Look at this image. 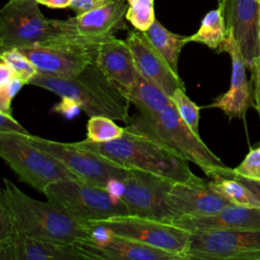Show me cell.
<instances>
[{
  "label": "cell",
  "mask_w": 260,
  "mask_h": 260,
  "mask_svg": "<svg viewBox=\"0 0 260 260\" xmlns=\"http://www.w3.org/2000/svg\"><path fill=\"white\" fill-rule=\"evenodd\" d=\"M28 84L54 92L89 117L105 116L125 123L130 118V102L107 79L94 59L76 75L55 77L36 74Z\"/></svg>",
  "instance_id": "cell-1"
},
{
  "label": "cell",
  "mask_w": 260,
  "mask_h": 260,
  "mask_svg": "<svg viewBox=\"0 0 260 260\" xmlns=\"http://www.w3.org/2000/svg\"><path fill=\"white\" fill-rule=\"evenodd\" d=\"M173 103V102H172ZM126 128L157 142L187 161L197 165L208 178L229 177L232 169L216 156L181 119L174 104L154 116L136 114Z\"/></svg>",
  "instance_id": "cell-2"
},
{
  "label": "cell",
  "mask_w": 260,
  "mask_h": 260,
  "mask_svg": "<svg viewBox=\"0 0 260 260\" xmlns=\"http://www.w3.org/2000/svg\"><path fill=\"white\" fill-rule=\"evenodd\" d=\"M3 184L14 231L67 245L92 234L93 228L76 220L53 202L29 197L8 179H3Z\"/></svg>",
  "instance_id": "cell-3"
},
{
  "label": "cell",
  "mask_w": 260,
  "mask_h": 260,
  "mask_svg": "<svg viewBox=\"0 0 260 260\" xmlns=\"http://www.w3.org/2000/svg\"><path fill=\"white\" fill-rule=\"evenodd\" d=\"M124 128L123 136L111 141L84 139L73 143L123 168L152 173L175 182L187 181L196 176L184 158L150 138Z\"/></svg>",
  "instance_id": "cell-4"
},
{
  "label": "cell",
  "mask_w": 260,
  "mask_h": 260,
  "mask_svg": "<svg viewBox=\"0 0 260 260\" xmlns=\"http://www.w3.org/2000/svg\"><path fill=\"white\" fill-rule=\"evenodd\" d=\"M76 38L81 37L65 20L46 18L36 0H9L0 10V55L13 49Z\"/></svg>",
  "instance_id": "cell-5"
},
{
  "label": "cell",
  "mask_w": 260,
  "mask_h": 260,
  "mask_svg": "<svg viewBox=\"0 0 260 260\" xmlns=\"http://www.w3.org/2000/svg\"><path fill=\"white\" fill-rule=\"evenodd\" d=\"M44 194L49 201L87 225L130 214L120 197L111 189L77 178L52 182L45 188Z\"/></svg>",
  "instance_id": "cell-6"
},
{
  "label": "cell",
  "mask_w": 260,
  "mask_h": 260,
  "mask_svg": "<svg viewBox=\"0 0 260 260\" xmlns=\"http://www.w3.org/2000/svg\"><path fill=\"white\" fill-rule=\"evenodd\" d=\"M0 157L21 182L42 193L52 182L76 178L58 159L32 144L25 134L0 130Z\"/></svg>",
  "instance_id": "cell-7"
},
{
  "label": "cell",
  "mask_w": 260,
  "mask_h": 260,
  "mask_svg": "<svg viewBox=\"0 0 260 260\" xmlns=\"http://www.w3.org/2000/svg\"><path fill=\"white\" fill-rule=\"evenodd\" d=\"M27 139L37 147L47 151L58 159L77 179L111 189L118 186L128 175L129 169L81 148L72 143L58 142L40 136L27 135Z\"/></svg>",
  "instance_id": "cell-8"
},
{
  "label": "cell",
  "mask_w": 260,
  "mask_h": 260,
  "mask_svg": "<svg viewBox=\"0 0 260 260\" xmlns=\"http://www.w3.org/2000/svg\"><path fill=\"white\" fill-rule=\"evenodd\" d=\"M174 182L152 173L129 169L126 178L118 185L117 195L130 215L171 223L175 214L168 204V193Z\"/></svg>",
  "instance_id": "cell-9"
},
{
  "label": "cell",
  "mask_w": 260,
  "mask_h": 260,
  "mask_svg": "<svg viewBox=\"0 0 260 260\" xmlns=\"http://www.w3.org/2000/svg\"><path fill=\"white\" fill-rule=\"evenodd\" d=\"M102 39L76 38L18 50L30 60L38 74L70 77L93 61L96 46Z\"/></svg>",
  "instance_id": "cell-10"
},
{
  "label": "cell",
  "mask_w": 260,
  "mask_h": 260,
  "mask_svg": "<svg viewBox=\"0 0 260 260\" xmlns=\"http://www.w3.org/2000/svg\"><path fill=\"white\" fill-rule=\"evenodd\" d=\"M187 260H260V230L190 234Z\"/></svg>",
  "instance_id": "cell-11"
},
{
  "label": "cell",
  "mask_w": 260,
  "mask_h": 260,
  "mask_svg": "<svg viewBox=\"0 0 260 260\" xmlns=\"http://www.w3.org/2000/svg\"><path fill=\"white\" fill-rule=\"evenodd\" d=\"M89 226H100L119 236L184 256L190 238L189 232L172 223L130 214L96 221Z\"/></svg>",
  "instance_id": "cell-12"
},
{
  "label": "cell",
  "mask_w": 260,
  "mask_h": 260,
  "mask_svg": "<svg viewBox=\"0 0 260 260\" xmlns=\"http://www.w3.org/2000/svg\"><path fill=\"white\" fill-rule=\"evenodd\" d=\"M74 246L83 260H186L180 253L155 248L100 226H93L92 234Z\"/></svg>",
  "instance_id": "cell-13"
},
{
  "label": "cell",
  "mask_w": 260,
  "mask_h": 260,
  "mask_svg": "<svg viewBox=\"0 0 260 260\" xmlns=\"http://www.w3.org/2000/svg\"><path fill=\"white\" fill-rule=\"evenodd\" d=\"M216 50L218 53L226 52L231 56V86L228 91L216 98L209 107L221 110L230 118H243L248 109L255 106L253 103L254 86L252 80H247V65L230 28L226 27L225 38Z\"/></svg>",
  "instance_id": "cell-14"
},
{
  "label": "cell",
  "mask_w": 260,
  "mask_h": 260,
  "mask_svg": "<svg viewBox=\"0 0 260 260\" xmlns=\"http://www.w3.org/2000/svg\"><path fill=\"white\" fill-rule=\"evenodd\" d=\"M225 25L240 48L247 68L260 57V0H223Z\"/></svg>",
  "instance_id": "cell-15"
},
{
  "label": "cell",
  "mask_w": 260,
  "mask_h": 260,
  "mask_svg": "<svg viewBox=\"0 0 260 260\" xmlns=\"http://www.w3.org/2000/svg\"><path fill=\"white\" fill-rule=\"evenodd\" d=\"M168 204L176 218L180 215L212 214L232 203L213 190L208 181L195 176L173 183L168 193Z\"/></svg>",
  "instance_id": "cell-16"
},
{
  "label": "cell",
  "mask_w": 260,
  "mask_h": 260,
  "mask_svg": "<svg viewBox=\"0 0 260 260\" xmlns=\"http://www.w3.org/2000/svg\"><path fill=\"white\" fill-rule=\"evenodd\" d=\"M125 41L130 48L137 71L144 78L158 86L170 98L178 88L185 89L179 74L171 68L143 31L131 30Z\"/></svg>",
  "instance_id": "cell-17"
},
{
  "label": "cell",
  "mask_w": 260,
  "mask_h": 260,
  "mask_svg": "<svg viewBox=\"0 0 260 260\" xmlns=\"http://www.w3.org/2000/svg\"><path fill=\"white\" fill-rule=\"evenodd\" d=\"M94 60L107 79L127 98L136 82L138 71L126 41L114 35L103 38L96 46Z\"/></svg>",
  "instance_id": "cell-18"
},
{
  "label": "cell",
  "mask_w": 260,
  "mask_h": 260,
  "mask_svg": "<svg viewBox=\"0 0 260 260\" xmlns=\"http://www.w3.org/2000/svg\"><path fill=\"white\" fill-rule=\"evenodd\" d=\"M171 223L190 234L260 230V208L230 204L208 215H180Z\"/></svg>",
  "instance_id": "cell-19"
},
{
  "label": "cell",
  "mask_w": 260,
  "mask_h": 260,
  "mask_svg": "<svg viewBox=\"0 0 260 260\" xmlns=\"http://www.w3.org/2000/svg\"><path fill=\"white\" fill-rule=\"evenodd\" d=\"M128 4L126 0H111L104 6L66 19L69 28L78 37L98 40L113 35L122 24Z\"/></svg>",
  "instance_id": "cell-20"
},
{
  "label": "cell",
  "mask_w": 260,
  "mask_h": 260,
  "mask_svg": "<svg viewBox=\"0 0 260 260\" xmlns=\"http://www.w3.org/2000/svg\"><path fill=\"white\" fill-rule=\"evenodd\" d=\"M14 260H79L81 254L73 245L30 237L13 231Z\"/></svg>",
  "instance_id": "cell-21"
},
{
  "label": "cell",
  "mask_w": 260,
  "mask_h": 260,
  "mask_svg": "<svg viewBox=\"0 0 260 260\" xmlns=\"http://www.w3.org/2000/svg\"><path fill=\"white\" fill-rule=\"evenodd\" d=\"M127 99L136 107L138 114L145 116H154L173 104L171 98L164 90L144 78L139 72Z\"/></svg>",
  "instance_id": "cell-22"
},
{
  "label": "cell",
  "mask_w": 260,
  "mask_h": 260,
  "mask_svg": "<svg viewBox=\"0 0 260 260\" xmlns=\"http://www.w3.org/2000/svg\"><path fill=\"white\" fill-rule=\"evenodd\" d=\"M151 45L165 58L171 68L178 72V61L183 47L190 42V36H180L168 30L158 20H154L150 27L143 31Z\"/></svg>",
  "instance_id": "cell-23"
},
{
  "label": "cell",
  "mask_w": 260,
  "mask_h": 260,
  "mask_svg": "<svg viewBox=\"0 0 260 260\" xmlns=\"http://www.w3.org/2000/svg\"><path fill=\"white\" fill-rule=\"evenodd\" d=\"M226 35V25L223 14V5L209 11L201 20L197 32L190 36V42L201 43L210 49H217Z\"/></svg>",
  "instance_id": "cell-24"
},
{
  "label": "cell",
  "mask_w": 260,
  "mask_h": 260,
  "mask_svg": "<svg viewBox=\"0 0 260 260\" xmlns=\"http://www.w3.org/2000/svg\"><path fill=\"white\" fill-rule=\"evenodd\" d=\"M210 179L211 180L208 181L210 187L232 204L260 208L259 199L249 188L237 179L220 175Z\"/></svg>",
  "instance_id": "cell-25"
},
{
  "label": "cell",
  "mask_w": 260,
  "mask_h": 260,
  "mask_svg": "<svg viewBox=\"0 0 260 260\" xmlns=\"http://www.w3.org/2000/svg\"><path fill=\"white\" fill-rule=\"evenodd\" d=\"M87 140L93 142L111 141L123 136L124 127H120L115 120L105 116L89 117L87 122Z\"/></svg>",
  "instance_id": "cell-26"
},
{
  "label": "cell",
  "mask_w": 260,
  "mask_h": 260,
  "mask_svg": "<svg viewBox=\"0 0 260 260\" xmlns=\"http://www.w3.org/2000/svg\"><path fill=\"white\" fill-rule=\"evenodd\" d=\"M171 100L179 113L181 119L185 122V124L196 134L198 132L199 125V111L200 107L197 106L194 102H192L189 96L186 94L185 89L178 88L172 95Z\"/></svg>",
  "instance_id": "cell-27"
},
{
  "label": "cell",
  "mask_w": 260,
  "mask_h": 260,
  "mask_svg": "<svg viewBox=\"0 0 260 260\" xmlns=\"http://www.w3.org/2000/svg\"><path fill=\"white\" fill-rule=\"evenodd\" d=\"M125 17L137 30H147L155 20L153 0H138L130 3Z\"/></svg>",
  "instance_id": "cell-28"
},
{
  "label": "cell",
  "mask_w": 260,
  "mask_h": 260,
  "mask_svg": "<svg viewBox=\"0 0 260 260\" xmlns=\"http://www.w3.org/2000/svg\"><path fill=\"white\" fill-rule=\"evenodd\" d=\"M0 60L5 62L14 72L15 76L21 79L25 84L38 74V71L30 60L18 49L6 51L0 55Z\"/></svg>",
  "instance_id": "cell-29"
},
{
  "label": "cell",
  "mask_w": 260,
  "mask_h": 260,
  "mask_svg": "<svg viewBox=\"0 0 260 260\" xmlns=\"http://www.w3.org/2000/svg\"><path fill=\"white\" fill-rule=\"evenodd\" d=\"M233 174L260 181V146L250 149L243 161L233 169Z\"/></svg>",
  "instance_id": "cell-30"
},
{
  "label": "cell",
  "mask_w": 260,
  "mask_h": 260,
  "mask_svg": "<svg viewBox=\"0 0 260 260\" xmlns=\"http://www.w3.org/2000/svg\"><path fill=\"white\" fill-rule=\"evenodd\" d=\"M13 223L3 189L0 188V242L9 241L13 235Z\"/></svg>",
  "instance_id": "cell-31"
},
{
  "label": "cell",
  "mask_w": 260,
  "mask_h": 260,
  "mask_svg": "<svg viewBox=\"0 0 260 260\" xmlns=\"http://www.w3.org/2000/svg\"><path fill=\"white\" fill-rule=\"evenodd\" d=\"M110 1L111 0H72L69 7L74 10L77 15L104 6Z\"/></svg>",
  "instance_id": "cell-32"
},
{
  "label": "cell",
  "mask_w": 260,
  "mask_h": 260,
  "mask_svg": "<svg viewBox=\"0 0 260 260\" xmlns=\"http://www.w3.org/2000/svg\"><path fill=\"white\" fill-rule=\"evenodd\" d=\"M0 130L2 131H10V132H17L21 134L28 135L29 132L18 123L12 115L4 114L0 112Z\"/></svg>",
  "instance_id": "cell-33"
},
{
  "label": "cell",
  "mask_w": 260,
  "mask_h": 260,
  "mask_svg": "<svg viewBox=\"0 0 260 260\" xmlns=\"http://www.w3.org/2000/svg\"><path fill=\"white\" fill-rule=\"evenodd\" d=\"M251 80L254 86V101L255 108L260 116V57L257 58L251 67Z\"/></svg>",
  "instance_id": "cell-34"
},
{
  "label": "cell",
  "mask_w": 260,
  "mask_h": 260,
  "mask_svg": "<svg viewBox=\"0 0 260 260\" xmlns=\"http://www.w3.org/2000/svg\"><path fill=\"white\" fill-rule=\"evenodd\" d=\"M229 177L235 178V179H237L238 181H240L241 183H243L247 188H249V189L254 193V195H255V196L259 199V201H260V181L252 180V179H248V178H245V177H242V176L235 175V174H233V169H232V172L230 173Z\"/></svg>",
  "instance_id": "cell-35"
},
{
  "label": "cell",
  "mask_w": 260,
  "mask_h": 260,
  "mask_svg": "<svg viewBox=\"0 0 260 260\" xmlns=\"http://www.w3.org/2000/svg\"><path fill=\"white\" fill-rule=\"evenodd\" d=\"M15 76L12 69L2 60H0V87L8 84Z\"/></svg>",
  "instance_id": "cell-36"
},
{
  "label": "cell",
  "mask_w": 260,
  "mask_h": 260,
  "mask_svg": "<svg viewBox=\"0 0 260 260\" xmlns=\"http://www.w3.org/2000/svg\"><path fill=\"white\" fill-rule=\"evenodd\" d=\"M0 260H14L12 239L0 242Z\"/></svg>",
  "instance_id": "cell-37"
},
{
  "label": "cell",
  "mask_w": 260,
  "mask_h": 260,
  "mask_svg": "<svg viewBox=\"0 0 260 260\" xmlns=\"http://www.w3.org/2000/svg\"><path fill=\"white\" fill-rule=\"evenodd\" d=\"M39 4H43L50 8H65L69 7L72 0H36Z\"/></svg>",
  "instance_id": "cell-38"
},
{
  "label": "cell",
  "mask_w": 260,
  "mask_h": 260,
  "mask_svg": "<svg viewBox=\"0 0 260 260\" xmlns=\"http://www.w3.org/2000/svg\"><path fill=\"white\" fill-rule=\"evenodd\" d=\"M135 1H138V0H127L128 4H130V3H132V2H135Z\"/></svg>",
  "instance_id": "cell-39"
},
{
  "label": "cell",
  "mask_w": 260,
  "mask_h": 260,
  "mask_svg": "<svg viewBox=\"0 0 260 260\" xmlns=\"http://www.w3.org/2000/svg\"><path fill=\"white\" fill-rule=\"evenodd\" d=\"M259 28H260V20H259Z\"/></svg>",
  "instance_id": "cell-40"
}]
</instances>
